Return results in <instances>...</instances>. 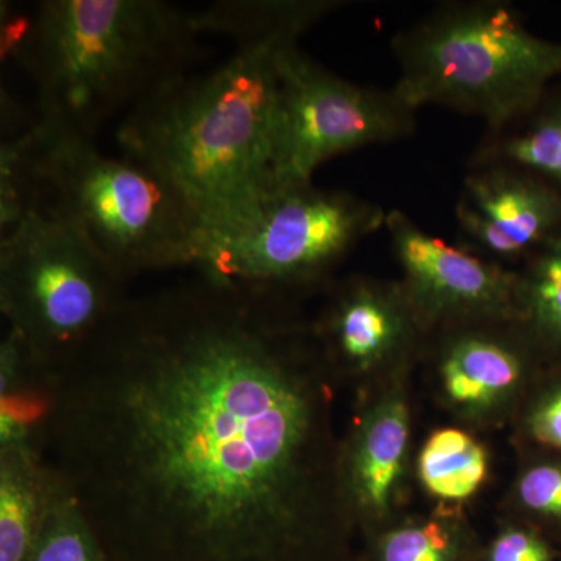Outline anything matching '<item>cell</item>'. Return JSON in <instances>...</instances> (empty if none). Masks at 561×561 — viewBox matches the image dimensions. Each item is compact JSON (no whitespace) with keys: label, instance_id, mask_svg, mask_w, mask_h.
<instances>
[{"label":"cell","instance_id":"obj_1","mask_svg":"<svg viewBox=\"0 0 561 561\" xmlns=\"http://www.w3.org/2000/svg\"><path fill=\"white\" fill-rule=\"evenodd\" d=\"M317 345L276 291L198 272L125 295L33 371V448L102 549L271 559L337 511Z\"/></svg>","mask_w":561,"mask_h":561},{"label":"cell","instance_id":"obj_2","mask_svg":"<svg viewBox=\"0 0 561 561\" xmlns=\"http://www.w3.org/2000/svg\"><path fill=\"white\" fill-rule=\"evenodd\" d=\"M192 11L161 0H46L32 14L2 7V60L36 88V122L94 140L197 58Z\"/></svg>","mask_w":561,"mask_h":561},{"label":"cell","instance_id":"obj_3","mask_svg":"<svg viewBox=\"0 0 561 561\" xmlns=\"http://www.w3.org/2000/svg\"><path fill=\"white\" fill-rule=\"evenodd\" d=\"M279 49H238L210 72L186 73L128 111L117 128L124 154L173 184L202 217L203 231L275 190Z\"/></svg>","mask_w":561,"mask_h":561},{"label":"cell","instance_id":"obj_4","mask_svg":"<svg viewBox=\"0 0 561 561\" xmlns=\"http://www.w3.org/2000/svg\"><path fill=\"white\" fill-rule=\"evenodd\" d=\"M27 213L83 239L127 283L195 267L203 220L173 184L142 162L102 153L94 140L35 124L11 138Z\"/></svg>","mask_w":561,"mask_h":561},{"label":"cell","instance_id":"obj_5","mask_svg":"<svg viewBox=\"0 0 561 561\" xmlns=\"http://www.w3.org/2000/svg\"><path fill=\"white\" fill-rule=\"evenodd\" d=\"M390 46L402 101L479 117L485 130L523 116L561 81V43L535 35L500 0L442 3Z\"/></svg>","mask_w":561,"mask_h":561},{"label":"cell","instance_id":"obj_6","mask_svg":"<svg viewBox=\"0 0 561 561\" xmlns=\"http://www.w3.org/2000/svg\"><path fill=\"white\" fill-rule=\"evenodd\" d=\"M378 203L309 183L278 186L228 224L203 231L197 268L284 295L319 283L386 227Z\"/></svg>","mask_w":561,"mask_h":561},{"label":"cell","instance_id":"obj_7","mask_svg":"<svg viewBox=\"0 0 561 561\" xmlns=\"http://www.w3.org/2000/svg\"><path fill=\"white\" fill-rule=\"evenodd\" d=\"M125 280L72 230L28 213L0 242V311L32 364L88 341L125 298Z\"/></svg>","mask_w":561,"mask_h":561},{"label":"cell","instance_id":"obj_8","mask_svg":"<svg viewBox=\"0 0 561 561\" xmlns=\"http://www.w3.org/2000/svg\"><path fill=\"white\" fill-rule=\"evenodd\" d=\"M275 187L309 183L323 162L397 142L416 130V110L391 90L342 79L295 46L276 54Z\"/></svg>","mask_w":561,"mask_h":561},{"label":"cell","instance_id":"obj_9","mask_svg":"<svg viewBox=\"0 0 561 561\" xmlns=\"http://www.w3.org/2000/svg\"><path fill=\"white\" fill-rule=\"evenodd\" d=\"M383 230L404 273L401 286L421 327L522 321L518 273L467 247L442 241L400 209L387 213Z\"/></svg>","mask_w":561,"mask_h":561},{"label":"cell","instance_id":"obj_10","mask_svg":"<svg viewBox=\"0 0 561 561\" xmlns=\"http://www.w3.org/2000/svg\"><path fill=\"white\" fill-rule=\"evenodd\" d=\"M463 247L497 264H523L561 228V194L511 164L468 162L456 205Z\"/></svg>","mask_w":561,"mask_h":561},{"label":"cell","instance_id":"obj_11","mask_svg":"<svg viewBox=\"0 0 561 561\" xmlns=\"http://www.w3.org/2000/svg\"><path fill=\"white\" fill-rule=\"evenodd\" d=\"M415 327L421 323L402 286L353 279L337 291L313 334L337 359L370 368L400 350Z\"/></svg>","mask_w":561,"mask_h":561},{"label":"cell","instance_id":"obj_12","mask_svg":"<svg viewBox=\"0 0 561 561\" xmlns=\"http://www.w3.org/2000/svg\"><path fill=\"white\" fill-rule=\"evenodd\" d=\"M493 320L454 323L442 350L440 371L448 397L482 411L507 397L523 375V354L511 339L491 332Z\"/></svg>","mask_w":561,"mask_h":561},{"label":"cell","instance_id":"obj_13","mask_svg":"<svg viewBox=\"0 0 561 561\" xmlns=\"http://www.w3.org/2000/svg\"><path fill=\"white\" fill-rule=\"evenodd\" d=\"M58 490L32 445L0 446V561L31 560Z\"/></svg>","mask_w":561,"mask_h":561},{"label":"cell","instance_id":"obj_14","mask_svg":"<svg viewBox=\"0 0 561 561\" xmlns=\"http://www.w3.org/2000/svg\"><path fill=\"white\" fill-rule=\"evenodd\" d=\"M343 2L335 0H224L192 11L195 28L228 36L238 49L295 46L313 24Z\"/></svg>","mask_w":561,"mask_h":561},{"label":"cell","instance_id":"obj_15","mask_svg":"<svg viewBox=\"0 0 561 561\" xmlns=\"http://www.w3.org/2000/svg\"><path fill=\"white\" fill-rule=\"evenodd\" d=\"M409 442L408 405L390 398L376 405L354 442L346 468V486L362 507L386 511L400 479Z\"/></svg>","mask_w":561,"mask_h":561},{"label":"cell","instance_id":"obj_16","mask_svg":"<svg viewBox=\"0 0 561 561\" xmlns=\"http://www.w3.org/2000/svg\"><path fill=\"white\" fill-rule=\"evenodd\" d=\"M470 162L515 165L561 194V81L523 116L496 130H485Z\"/></svg>","mask_w":561,"mask_h":561},{"label":"cell","instance_id":"obj_17","mask_svg":"<svg viewBox=\"0 0 561 561\" xmlns=\"http://www.w3.org/2000/svg\"><path fill=\"white\" fill-rule=\"evenodd\" d=\"M419 472L432 496L463 501L485 482L489 459L485 449L471 435L448 427L434 432L423 446Z\"/></svg>","mask_w":561,"mask_h":561},{"label":"cell","instance_id":"obj_18","mask_svg":"<svg viewBox=\"0 0 561 561\" xmlns=\"http://www.w3.org/2000/svg\"><path fill=\"white\" fill-rule=\"evenodd\" d=\"M518 273L522 323L531 339L561 348V228L523 262Z\"/></svg>","mask_w":561,"mask_h":561},{"label":"cell","instance_id":"obj_19","mask_svg":"<svg viewBox=\"0 0 561 561\" xmlns=\"http://www.w3.org/2000/svg\"><path fill=\"white\" fill-rule=\"evenodd\" d=\"M28 561H105L101 542L79 505L61 489Z\"/></svg>","mask_w":561,"mask_h":561},{"label":"cell","instance_id":"obj_20","mask_svg":"<svg viewBox=\"0 0 561 561\" xmlns=\"http://www.w3.org/2000/svg\"><path fill=\"white\" fill-rule=\"evenodd\" d=\"M453 541L438 523L402 527L382 541V561H451Z\"/></svg>","mask_w":561,"mask_h":561},{"label":"cell","instance_id":"obj_21","mask_svg":"<svg viewBox=\"0 0 561 561\" xmlns=\"http://www.w3.org/2000/svg\"><path fill=\"white\" fill-rule=\"evenodd\" d=\"M519 497L530 511L561 516V467L541 465L531 468L519 483Z\"/></svg>","mask_w":561,"mask_h":561},{"label":"cell","instance_id":"obj_22","mask_svg":"<svg viewBox=\"0 0 561 561\" xmlns=\"http://www.w3.org/2000/svg\"><path fill=\"white\" fill-rule=\"evenodd\" d=\"M490 561H551L540 538L524 530H508L494 541Z\"/></svg>","mask_w":561,"mask_h":561},{"label":"cell","instance_id":"obj_23","mask_svg":"<svg viewBox=\"0 0 561 561\" xmlns=\"http://www.w3.org/2000/svg\"><path fill=\"white\" fill-rule=\"evenodd\" d=\"M530 430L537 440L561 449V389L538 404L531 413Z\"/></svg>","mask_w":561,"mask_h":561}]
</instances>
